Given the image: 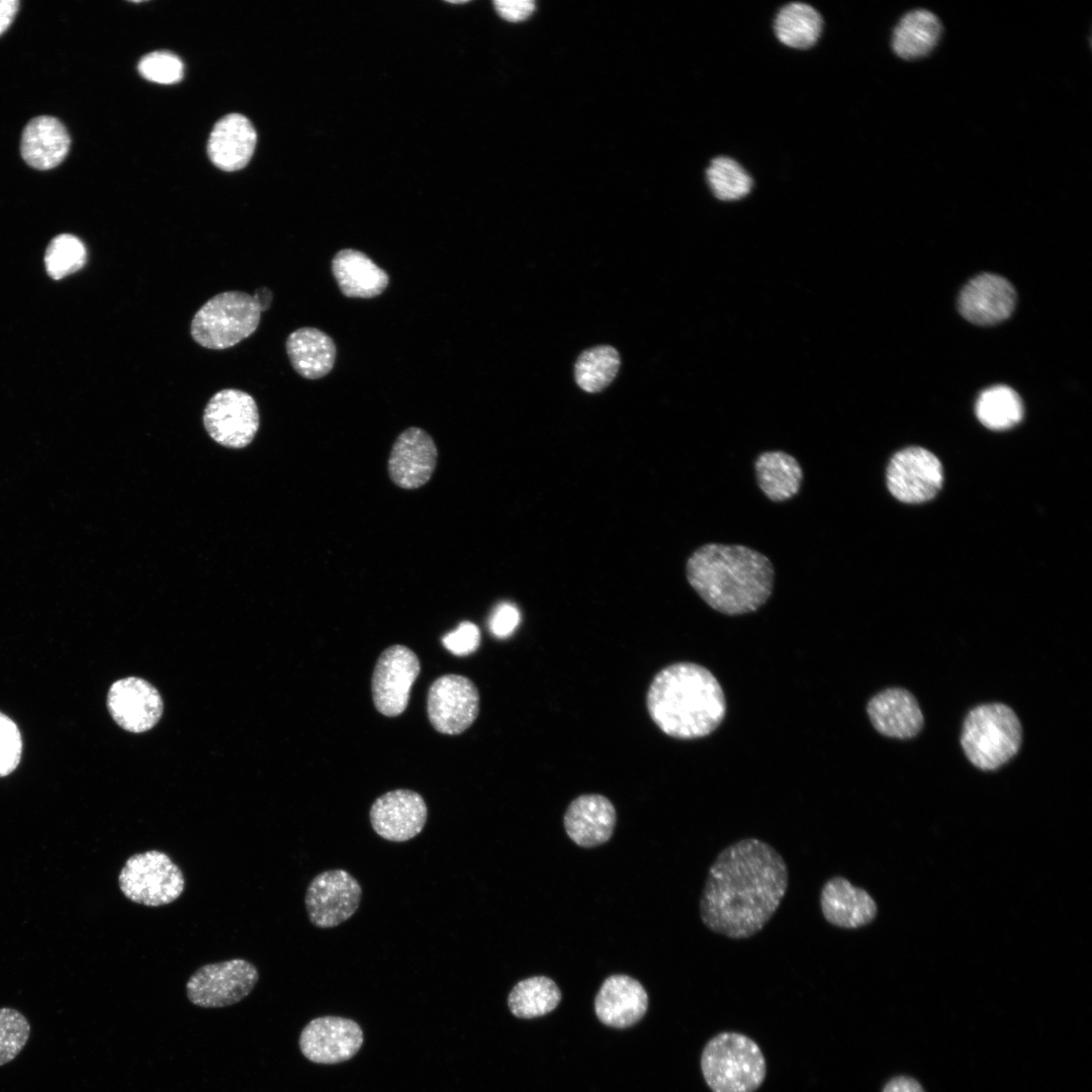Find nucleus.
Here are the masks:
<instances>
[{
	"label": "nucleus",
	"mask_w": 1092,
	"mask_h": 1092,
	"mask_svg": "<svg viewBox=\"0 0 1092 1092\" xmlns=\"http://www.w3.org/2000/svg\"><path fill=\"white\" fill-rule=\"evenodd\" d=\"M363 1043V1032L355 1021L324 1016L312 1019L302 1029L299 1048L304 1057L317 1064H337L351 1059Z\"/></svg>",
	"instance_id": "4468645a"
},
{
	"label": "nucleus",
	"mask_w": 1092,
	"mask_h": 1092,
	"mask_svg": "<svg viewBox=\"0 0 1092 1092\" xmlns=\"http://www.w3.org/2000/svg\"><path fill=\"white\" fill-rule=\"evenodd\" d=\"M561 1000L556 983L545 976H535L520 981L510 992L508 1005L520 1018H534L554 1010Z\"/></svg>",
	"instance_id": "c85d7f7f"
},
{
	"label": "nucleus",
	"mask_w": 1092,
	"mask_h": 1092,
	"mask_svg": "<svg viewBox=\"0 0 1092 1092\" xmlns=\"http://www.w3.org/2000/svg\"><path fill=\"white\" fill-rule=\"evenodd\" d=\"M427 710L429 720L438 732L460 734L471 726L478 715L477 688L463 675H442L429 689Z\"/></svg>",
	"instance_id": "f8f14e48"
},
{
	"label": "nucleus",
	"mask_w": 1092,
	"mask_h": 1092,
	"mask_svg": "<svg viewBox=\"0 0 1092 1092\" xmlns=\"http://www.w3.org/2000/svg\"><path fill=\"white\" fill-rule=\"evenodd\" d=\"M420 670L419 658L413 650L403 645L386 648L376 661L371 682L378 712L388 717L401 714Z\"/></svg>",
	"instance_id": "ddd939ff"
},
{
	"label": "nucleus",
	"mask_w": 1092,
	"mask_h": 1092,
	"mask_svg": "<svg viewBox=\"0 0 1092 1092\" xmlns=\"http://www.w3.org/2000/svg\"><path fill=\"white\" fill-rule=\"evenodd\" d=\"M257 133L252 122L240 113L220 118L213 126L207 144L211 162L224 171L244 168L255 151Z\"/></svg>",
	"instance_id": "5701e85b"
},
{
	"label": "nucleus",
	"mask_w": 1092,
	"mask_h": 1092,
	"mask_svg": "<svg viewBox=\"0 0 1092 1092\" xmlns=\"http://www.w3.org/2000/svg\"><path fill=\"white\" fill-rule=\"evenodd\" d=\"M701 1069L712 1092H754L766 1076L758 1044L733 1031L718 1033L706 1043Z\"/></svg>",
	"instance_id": "20e7f679"
},
{
	"label": "nucleus",
	"mask_w": 1092,
	"mask_h": 1092,
	"mask_svg": "<svg viewBox=\"0 0 1092 1092\" xmlns=\"http://www.w3.org/2000/svg\"><path fill=\"white\" fill-rule=\"evenodd\" d=\"M620 363L618 351L611 346L585 350L575 363L576 383L586 392L601 391L614 380Z\"/></svg>",
	"instance_id": "2f4dec72"
},
{
	"label": "nucleus",
	"mask_w": 1092,
	"mask_h": 1092,
	"mask_svg": "<svg viewBox=\"0 0 1092 1092\" xmlns=\"http://www.w3.org/2000/svg\"><path fill=\"white\" fill-rule=\"evenodd\" d=\"M819 904L825 921L841 929L864 927L878 915V905L871 894L840 875L824 882Z\"/></svg>",
	"instance_id": "6ab92c4d"
},
{
	"label": "nucleus",
	"mask_w": 1092,
	"mask_h": 1092,
	"mask_svg": "<svg viewBox=\"0 0 1092 1092\" xmlns=\"http://www.w3.org/2000/svg\"><path fill=\"white\" fill-rule=\"evenodd\" d=\"M979 421L992 430H1005L1018 424L1023 416L1019 395L1010 387L996 385L984 390L976 403Z\"/></svg>",
	"instance_id": "7c9ffc66"
},
{
	"label": "nucleus",
	"mask_w": 1092,
	"mask_h": 1092,
	"mask_svg": "<svg viewBox=\"0 0 1092 1092\" xmlns=\"http://www.w3.org/2000/svg\"><path fill=\"white\" fill-rule=\"evenodd\" d=\"M121 893L131 902L159 907L177 900L184 891L182 870L165 852L151 849L130 855L118 875Z\"/></svg>",
	"instance_id": "0eeeda50"
},
{
	"label": "nucleus",
	"mask_w": 1092,
	"mask_h": 1092,
	"mask_svg": "<svg viewBox=\"0 0 1092 1092\" xmlns=\"http://www.w3.org/2000/svg\"><path fill=\"white\" fill-rule=\"evenodd\" d=\"M822 29L820 14L810 5L793 2L784 6L775 20L778 38L794 49H808L818 39Z\"/></svg>",
	"instance_id": "c756f323"
},
{
	"label": "nucleus",
	"mask_w": 1092,
	"mask_h": 1092,
	"mask_svg": "<svg viewBox=\"0 0 1092 1092\" xmlns=\"http://www.w3.org/2000/svg\"><path fill=\"white\" fill-rule=\"evenodd\" d=\"M867 712L874 728L887 737L912 738L923 726L918 702L905 689L891 688L878 693L869 701Z\"/></svg>",
	"instance_id": "412c9836"
},
{
	"label": "nucleus",
	"mask_w": 1092,
	"mask_h": 1092,
	"mask_svg": "<svg viewBox=\"0 0 1092 1092\" xmlns=\"http://www.w3.org/2000/svg\"><path fill=\"white\" fill-rule=\"evenodd\" d=\"M941 31V23L932 12L925 9L910 11L894 29L893 50L905 60L925 57L936 46Z\"/></svg>",
	"instance_id": "cd10ccee"
},
{
	"label": "nucleus",
	"mask_w": 1092,
	"mask_h": 1092,
	"mask_svg": "<svg viewBox=\"0 0 1092 1092\" xmlns=\"http://www.w3.org/2000/svg\"><path fill=\"white\" fill-rule=\"evenodd\" d=\"M30 1035V1024L18 1010L0 1008V1066L14 1060L25 1046Z\"/></svg>",
	"instance_id": "f704fd0d"
},
{
	"label": "nucleus",
	"mask_w": 1092,
	"mask_h": 1092,
	"mask_svg": "<svg viewBox=\"0 0 1092 1092\" xmlns=\"http://www.w3.org/2000/svg\"><path fill=\"white\" fill-rule=\"evenodd\" d=\"M286 352L293 369L303 378L317 379L334 367L336 345L326 333L315 328H300L286 340Z\"/></svg>",
	"instance_id": "a878e982"
},
{
	"label": "nucleus",
	"mask_w": 1092,
	"mask_h": 1092,
	"mask_svg": "<svg viewBox=\"0 0 1092 1092\" xmlns=\"http://www.w3.org/2000/svg\"><path fill=\"white\" fill-rule=\"evenodd\" d=\"M708 183L714 195L721 200H737L747 195L752 179L734 160L728 157L714 159L706 171Z\"/></svg>",
	"instance_id": "473e14b6"
},
{
	"label": "nucleus",
	"mask_w": 1092,
	"mask_h": 1092,
	"mask_svg": "<svg viewBox=\"0 0 1092 1092\" xmlns=\"http://www.w3.org/2000/svg\"><path fill=\"white\" fill-rule=\"evenodd\" d=\"M648 996L643 986L634 978L617 974L602 984L596 999L595 1010L601 1022L616 1028L629 1027L646 1013Z\"/></svg>",
	"instance_id": "aec40b11"
},
{
	"label": "nucleus",
	"mask_w": 1092,
	"mask_h": 1092,
	"mask_svg": "<svg viewBox=\"0 0 1092 1092\" xmlns=\"http://www.w3.org/2000/svg\"><path fill=\"white\" fill-rule=\"evenodd\" d=\"M1016 294L1011 283L1002 276L983 273L971 279L962 289L958 306L969 322L991 326L1008 318L1012 313Z\"/></svg>",
	"instance_id": "a211bd4d"
},
{
	"label": "nucleus",
	"mask_w": 1092,
	"mask_h": 1092,
	"mask_svg": "<svg viewBox=\"0 0 1092 1092\" xmlns=\"http://www.w3.org/2000/svg\"><path fill=\"white\" fill-rule=\"evenodd\" d=\"M139 72L147 80L169 85L179 82L184 74L181 60L169 52H153L139 63Z\"/></svg>",
	"instance_id": "c9c22d12"
},
{
	"label": "nucleus",
	"mask_w": 1092,
	"mask_h": 1092,
	"mask_svg": "<svg viewBox=\"0 0 1092 1092\" xmlns=\"http://www.w3.org/2000/svg\"><path fill=\"white\" fill-rule=\"evenodd\" d=\"M258 980L255 965L244 959H233L198 968L187 981L186 993L194 1005L225 1007L247 997Z\"/></svg>",
	"instance_id": "6e6552de"
},
{
	"label": "nucleus",
	"mask_w": 1092,
	"mask_h": 1092,
	"mask_svg": "<svg viewBox=\"0 0 1092 1092\" xmlns=\"http://www.w3.org/2000/svg\"><path fill=\"white\" fill-rule=\"evenodd\" d=\"M332 272L347 297H375L383 292L389 280L383 269L354 249H343L334 256Z\"/></svg>",
	"instance_id": "393cba45"
},
{
	"label": "nucleus",
	"mask_w": 1092,
	"mask_h": 1092,
	"mask_svg": "<svg viewBox=\"0 0 1092 1092\" xmlns=\"http://www.w3.org/2000/svg\"><path fill=\"white\" fill-rule=\"evenodd\" d=\"M646 705L656 726L666 735L681 740L711 734L720 726L727 710L718 679L708 668L693 662H676L662 668L649 686Z\"/></svg>",
	"instance_id": "7ed1b4c3"
},
{
	"label": "nucleus",
	"mask_w": 1092,
	"mask_h": 1092,
	"mask_svg": "<svg viewBox=\"0 0 1092 1092\" xmlns=\"http://www.w3.org/2000/svg\"><path fill=\"white\" fill-rule=\"evenodd\" d=\"M943 469L938 458L921 447H908L890 460L886 482L898 500L919 504L932 499L942 486Z\"/></svg>",
	"instance_id": "9d476101"
},
{
	"label": "nucleus",
	"mask_w": 1092,
	"mask_h": 1092,
	"mask_svg": "<svg viewBox=\"0 0 1092 1092\" xmlns=\"http://www.w3.org/2000/svg\"><path fill=\"white\" fill-rule=\"evenodd\" d=\"M86 261L85 245L78 237L71 234H61L53 238L44 254L47 272L55 280L79 271Z\"/></svg>",
	"instance_id": "72a5a7b5"
},
{
	"label": "nucleus",
	"mask_w": 1092,
	"mask_h": 1092,
	"mask_svg": "<svg viewBox=\"0 0 1092 1092\" xmlns=\"http://www.w3.org/2000/svg\"><path fill=\"white\" fill-rule=\"evenodd\" d=\"M883 1092H924L920 1084L909 1077H895L884 1087Z\"/></svg>",
	"instance_id": "a19ab883"
},
{
	"label": "nucleus",
	"mask_w": 1092,
	"mask_h": 1092,
	"mask_svg": "<svg viewBox=\"0 0 1092 1092\" xmlns=\"http://www.w3.org/2000/svg\"><path fill=\"white\" fill-rule=\"evenodd\" d=\"M521 620L519 609L511 603H502L495 607L488 621L491 634L496 638H507L514 633Z\"/></svg>",
	"instance_id": "58836bf2"
},
{
	"label": "nucleus",
	"mask_w": 1092,
	"mask_h": 1092,
	"mask_svg": "<svg viewBox=\"0 0 1092 1092\" xmlns=\"http://www.w3.org/2000/svg\"><path fill=\"white\" fill-rule=\"evenodd\" d=\"M754 467L760 489L772 502L789 499L801 487L802 468L799 462L786 452H763L756 458Z\"/></svg>",
	"instance_id": "bb28decb"
},
{
	"label": "nucleus",
	"mask_w": 1092,
	"mask_h": 1092,
	"mask_svg": "<svg viewBox=\"0 0 1092 1092\" xmlns=\"http://www.w3.org/2000/svg\"><path fill=\"white\" fill-rule=\"evenodd\" d=\"M361 896L360 884L348 872L341 869L323 872L311 880L306 890L308 918L316 927H336L357 911Z\"/></svg>",
	"instance_id": "9b49d317"
},
{
	"label": "nucleus",
	"mask_w": 1092,
	"mask_h": 1092,
	"mask_svg": "<svg viewBox=\"0 0 1092 1092\" xmlns=\"http://www.w3.org/2000/svg\"><path fill=\"white\" fill-rule=\"evenodd\" d=\"M1021 740L1020 721L1004 704L977 706L965 718L963 750L971 763L983 770H994L1010 760L1018 752Z\"/></svg>",
	"instance_id": "39448f33"
},
{
	"label": "nucleus",
	"mask_w": 1092,
	"mask_h": 1092,
	"mask_svg": "<svg viewBox=\"0 0 1092 1092\" xmlns=\"http://www.w3.org/2000/svg\"><path fill=\"white\" fill-rule=\"evenodd\" d=\"M774 567L760 552L743 545L709 543L687 563V577L715 611L735 616L758 610L771 595Z\"/></svg>",
	"instance_id": "f03ea898"
},
{
	"label": "nucleus",
	"mask_w": 1092,
	"mask_h": 1092,
	"mask_svg": "<svg viewBox=\"0 0 1092 1092\" xmlns=\"http://www.w3.org/2000/svg\"><path fill=\"white\" fill-rule=\"evenodd\" d=\"M373 830L392 842L407 841L426 825L428 808L423 797L414 791L399 789L377 798L369 812Z\"/></svg>",
	"instance_id": "2eb2a0df"
},
{
	"label": "nucleus",
	"mask_w": 1092,
	"mask_h": 1092,
	"mask_svg": "<svg viewBox=\"0 0 1092 1092\" xmlns=\"http://www.w3.org/2000/svg\"><path fill=\"white\" fill-rule=\"evenodd\" d=\"M107 709L122 729L143 733L153 728L163 712L157 689L140 677H124L113 682L107 694Z\"/></svg>",
	"instance_id": "dca6fc26"
},
{
	"label": "nucleus",
	"mask_w": 1092,
	"mask_h": 1092,
	"mask_svg": "<svg viewBox=\"0 0 1092 1092\" xmlns=\"http://www.w3.org/2000/svg\"><path fill=\"white\" fill-rule=\"evenodd\" d=\"M442 641L451 653L457 656L468 655L478 648L480 631L475 624L465 621L460 623L454 631L446 634Z\"/></svg>",
	"instance_id": "4c0bfd02"
},
{
	"label": "nucleus",
	"mask_w": 1092,
	"mask_h": 1092,
	"mask_svg": "<svg viewBox=\"0 0 1092 1092\" xmlns=\"http://www.w3.org/2000/svg\"><path fill=\"white\" fill-rule=\"evenodd\" d=\"M71 139L65 125L56 117L36 116L23 128L20 153L24 162L37 170L57 167L66 158Z\"/></svg>",
	"instance_id": "b1692460"
},
{
	"label": "nucleus",
	"mask_w": 1092,
	"mask_h": 1092,
	"mask_svg": "<svg viewBox=\"0 0 1092 1092\" xmlns=\"http://www.w3.org/2000/svg\"><path fill=\"white\" fill-rule=\"evenodd\" d=\"M790 873L782 854L754 837L724 847L711 863L699 902L703 924L730 939H747L769 922L784 900Z\"/></svg>",
	"instance_id": "f257e3e1"
},
{
	"label": "nucleus",
	"mask_w": 1092,
	"mask_h": 1092,
	"mask_svg": "<svg viewBox=\"0 0 1092 1092\" xmlns=\"http://www.w3.org/2000/svg\"><path fill=\"white\" fill-rule=\"evenodd\" d=\"M438 450L432 437L423 429L411 427L402 431L393 443L388 458V473L392 482L403 489H416L432 477Z\"/></svg>",
	"instance_id": "f3484780"
},
{
	"label": "nucleus",
	"mask_w": 1092,
	"mask_h": 1092,
	"mask_svg": "<svg viewBox=\"0 0 1092 1092\" xmlns=\"http://www.w3.org/2000/svg\"><path fill=\"white\" fill-rule=\"evenodd\" d=\"M262 311L254 295L238 290L224 291L208 299L196 311L190 334L204 348H231L256 331Z\"/></svg>",
	"instance_id": "423d86ee"
},
{
	"label": "nucleus",
	"mask_w": 1092,
	"mask_h": 1092,
	"mask_svg": "<svg viewBox=\"0 0 1092 1092\" xmlns=\"http://www.w3.org/2000/svg\"><path fill=\"white\" fill-rule=\"evenodd\" d=\"M493 4L498 15L511 22L525 20L535 9L531 0H496Z\"/></svg>",
	"instance_id": "ea45409f"
},
{
	"label": "nucleus",
	"mask_w": 1092,
	"mask_h": 1092,
	"mask_svg": "<svg viewBox=\"0 0 1092 1092\" xmlns=\"http://www.w3.org/2000/svg\"><path fill=\"white\" fill-rule=\"evenodd\" d=\"M23 742L16 723L0 712V778L7 777L18 766Z\"/></svg>",
	"instance_id": "e433bc0d"
},
{
	"label": "nucleus",
	"mask_w": 1092,
	"mask_h": 1092,
	"mask_svg": "<svg viewBox=\"0 0 1092 1092\" xmlns=\"http://www.w3.org/2000/svg\"><path fill=\"white\" fill-rule=\"evenodd\" d=\"M19 8L18 0H0V35L10 26Z\"/></svg>",
	"instance_id": "79ce46f5"
},
{
	"label": "nucleus",
	"mask_w": 1092,
	"mask_h": 1092,
	"mask_svg": "<svg viewBox=\"0 0 1092 1092\" xmlns=\"http://www.w3.org/2000/svg\"><path fill=\"white\" fill-rule=\"evenodd\" d=\"M208 435L219 445L240 449L254 439L259 429V411L249 393L224 388L213 394L203 413Z\"/></svg>",
	"instance_id": "1a4fd4ad"
},
{
	"label": "nucleus",
	"mask_w": 1092,
	"mask_h": 1092,
	"mask_svg": "<svg viewBox=\"0 0 1092 1092\" xmlns=\"http://www.w3.org/2000/svg\"><path fill=\"white\" fill-rule=\"evenodd\" d=\"M563 823L574 843L581 847H595L606 843L613 835L616 809L603 795H581L567 807Z\"/></svg>",
	"instance_id": "4be33fe9"
}]
</instances>
